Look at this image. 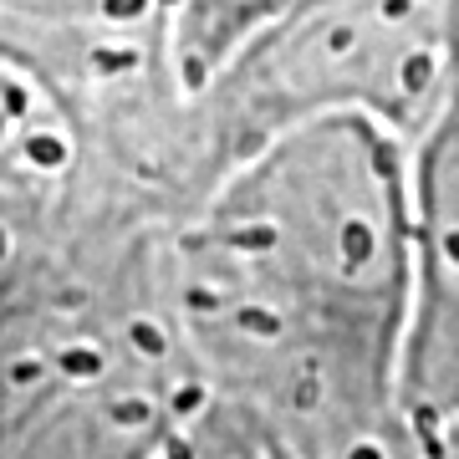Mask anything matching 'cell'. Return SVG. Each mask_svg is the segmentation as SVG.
Wrapping results in <instances>:
<instances>
[{"instance_id": "cell-1", "label": "cell", "mask_w": 459, "mask_h": 459, "mask_svg": "<svg viewBox=\"0 0 459 459\" xmlns=\"http://www.w3.org/2000/svg\"><path fill=\"white\" fill-rule=\"evenodd\" d=\"M169 301L199 377V455H413L409 138L312 117L169 225Z\"/></svg>"}, {"instance_id": "cell-2", "label": "cell", "mask_w": 459, "mask_h": 459, "mask_svg": "<svg viewBox=\"0 0 459 459\" xmlns=\"http://www.w3.org/2000/svg\"><path fill=\"white\" fill-rule=\"evenodd\" d=\"M199 409L169 225L92 246L0 322V455L195 459Z\"/></svg>"}, {"instance_id": "cell-3", "label": "cell", "mask_w": 459, "mask_h": 459, "mask_svg": "<svg viewBox=\"0 0 459 459\" xmlns=\"http://www.w3.org/2000/svg\"><path fill=\"white\" fill-rule=\"evenodd\" d=\"M459 77V0H286L195 87L214 179L312 117H377L413 138Z\"/></svg>"}, {"instance_id": "cell-4", "label": "cell", "mask_w": 459, "mask_h": 459, "mask_svg": "<svg viewBox=\"0 0 459 459\" xmlns=\"http://www.w3.org/2000/svg\"><path fill=\"white\" fill-rule=\"evenodd\" d=\"M0 66L31 82L153 214L179 220L214 184L169 0H0Z\"/></svg>"}, {"instance_id": "cell-5", "label": "cell", "mask_w": 459, "mask_h": 459, "mask_svg": "<svg viewBox=\"0 0 459 459\" xmlns=\"http://www.w3.org/2000/svg\"><path fill=\"white\" fill-rule=\"evenodd\" d=\"M117 204L82 133L0 66V316L113 225Z\"/></svg>"}, {"instance_id": "cell-6", "label": "cell", "mask_w": 459, "mask_h": 459, "mask_svg": "<svg viewBox=\"0 0 459 459\" xmlns=\"http://www.w3.org/2000/svg\"><path fill=\"white\" fill-rule=\"evenodd\" d=\"M413 301L403 347V413L413 455H434L459 424V77L409 138Z\"/></svg>"}, {"instance_id": "cell-7", "label": "cell", "mask_w": 459, "mask_h": 459, "mask_svg": "<svg viewBox=\"0 0 459 459\" xmlns=\"http://www.w3.org/2000/svg\"><path fill=\"white\" fill-rule=\"evenodd\" d=\"M286 0H169L174 51L189 82H204L250 31H261Z\"/></svg>"}, {"instance_id": "cell-8", "label": "cell", "mask_w": 459, "mask_h": 459, "mask_svg": "<svg viewBox=\"0 0 459 459\" xmlns=\"http://www.w3.org/2000/svg\"><path fill=\"white\" fill-rule=\"evenodd\" d=\"M439 455H459V424H455V429H449V434L439 439Z\"/></svg>"}]
</instances>
